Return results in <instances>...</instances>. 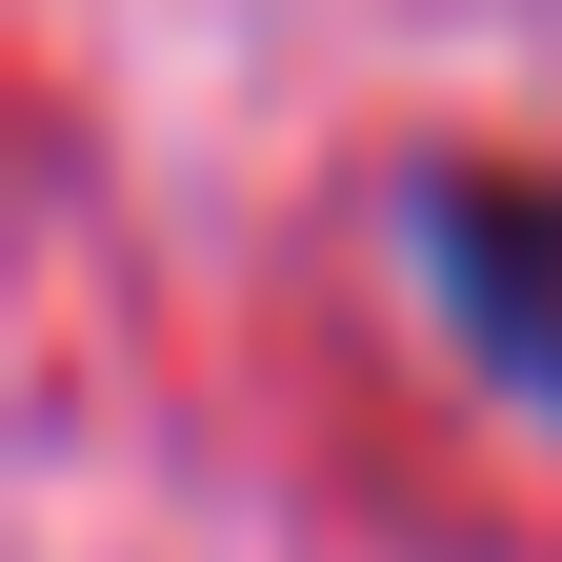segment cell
I'll list each match as a JSON object with an SVG mask.
<instances>
[{
    "label": "cell",
    "instance_id": "6da1fadb",
    "mask_svg": "<svg viewBox=\"0 0 562 562\" xmlns=\"http://www.w3.org/2000/svg\"><path fill=\"white\" fill-rule=\"evenodd\" d=\"M402 241H422V302L522 422H562V161H402Z\"/></svg>",
    "mask_w": 562,
    "mask_h": 562
}]
</instances>
